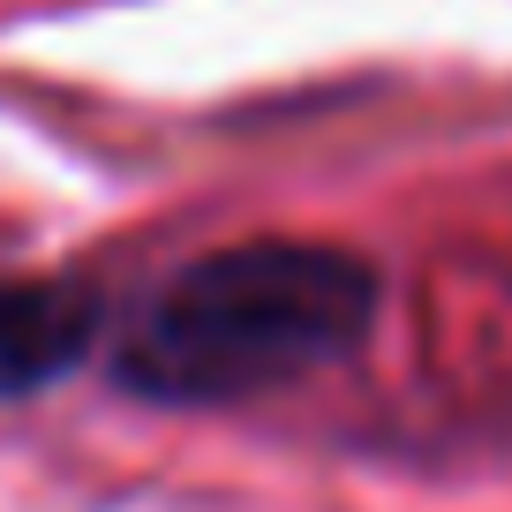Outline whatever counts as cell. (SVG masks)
Returning a JSON list of instances; mask_svg holds the SVG:
<instances>
[{"instance_id":"2","label":"cell","mask_w":512,"mask_h":512,"mask_svg":"<svg viewBox=\"0 0 512 512\" xmlns=\"http://www.w3.org/2000/svg\"><path fill=\"white\" fill-rule=\"evenodd\" d=\"M113 309L83 279H0V400H31L106 354Z\"/></svg>"},{"instance_id":"1","label":"cell","mask_w":512,"mask_h":512,"mask_svg":"<svg viewBox=\"0 0 512 512\" xmlns=\"http://www.w3.org/2000/svg\"><path fill=\"white\" fill-rule=\"evenodd\" d=\"M384 279L339 241L256 234L204 249L113 317L106 369L151 407H249L347 362L369 339Z\"/></svg>"}]
</instances>
